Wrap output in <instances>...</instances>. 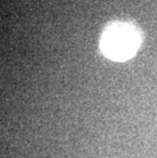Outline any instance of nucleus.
I'll use <instances>...</instances> for the list:
<instances>
[{
    "instance_id": "1",
    "label": "nucleus",
    "mask_w": 157,
    "mask_h": 158,
    "mask_svg": "<svg viewBox=\"0 0 157 158\" xmlns=\"http://www.w3.org/2000/svg\"><path fill=\"white\" fill-rule=\"evenodd\" d=\"M140 44L138 33L125 23H116L105 32L101 40L103 53L113 60L132 57Z\"/></svg>"
}]
</instances>
